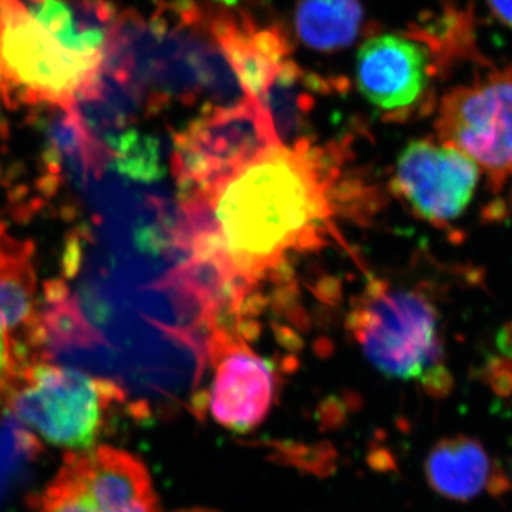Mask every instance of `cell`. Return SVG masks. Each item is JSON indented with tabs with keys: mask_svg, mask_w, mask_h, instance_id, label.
<instances>
[{
	"mask_svg": "<svg viewBox=\"0 0 512 512\" xmlns=\"http://www.w3.org/2000/svg\"><path fill=\"white\" fill-rule=\"evenodd\" d=\"M208 211L229 261L254 285L289 252L319 247L332 215L328 170L311 143L275 144L222 185Z\"/></svg>",
	"mask_w": 512,
	"mask_h": 512,
	"instance_id": "6da1fadb",
	"label": "cell"
},
{
	"mask_svg": "<svg viewBox=\"0 0 512 512\" xmlns=\"http://www.w3.org/2000/svg\"><path fill=\"white\" fill-rule=\"evenodd\" d=\"M350 332L366 359L384 376L414 380L431 396L453 386L444 363L440 315L417 289L372 282L348 318Z\"/></svg>",
	"mask_w": 512,
	"mask_h": 512,
	"instance_id": "7a4b0ae2",
	"label": "cell"
},
{
	"mask_svg": "<svg viewBox=\"0 0 512 512\" xmlns=\"http://www.w3.org/2000/svg\"><path fill=\"white\" fill-rule=\"evenodd\" d=\"M3 406L39 439L77 453L96 447L114 410L128 409V396L114 380L42 360L23 372Z\"/></svg>",
	"mask_w": 512,
	"mask_h": 512,
	"instance_id": "3957f363",
	"label": "cell"
},
{
	"mask_svg": "<svg viewBox=\"0 0 512 512\" xmlns=\"http://www.w3.org/2000/svg\"><path fill=\"white\" fill-rule=\"evenodd\" d=\"M101 63L69 52L19 0H0L3 101L69 110L92 89Z\"/></svg>",
	"mask_w": 512,
	"mask_h": 512,
	"instance_id": "277c9868",
	"label": "cell"
},
{
	"mask_svg": "<svg viewBox=\"0 0 512 512\" xmlns=\"http://www.w3.org/2000/svg\"><path fill=\"white\" fill-rule=\"evenodd\" d=\"M278 143L258 100L208 104L174 137L173 171L184 202L210 201L245 165Z\"/></svg>",
	"mask_w": 512,
	"mask_h": 512,
	"instance_id": "5b68a950",
	"label": "cell"
},
{
	"mask_svg": "<svg viewBox=\"0 0 512 512\" xmlns=\"http://www.w3.org/2000/svg\"><path fill=\"white\" fill-rule=\"evenodd\" d=\"M436 131L441 143L470 157L497 187L512 180V63L448 92Z\"/></svg>",
	"mask_w": 512,
	"mask_h": 512,
	"instance_id": "8992f818",
	"label": "cell"
},
{
	"mask_svg": "<svg viewBox=\"0 0 512 512\" xmlns=\"http://www.w3.org/2000/svg\"><path fill=\"white\" fill-rule=\"evenodd\" d=\"M35 512H158L146 466L127 451L99 446L69 453L35 498Z\"/></svg>",
	"mask_w": 512,
	"mask_h": 512,
	"instance_id": "52a82bcc",
	"label": "cell"
},
{
	"mask_svg": "<svg viewBox=\"0 0 512 512\" xmlns=\"http://www.w3.org/2000/svg\"><path fill=\"white\" fill-rule=\"evenodd\" d=\"M481 174L478 165L457 148L424 138L410 141L400 151L393 187L420 218L447 225L466 212Z\"/></svg>",
	"mask_w": 512,
	"mask_h": 512,
	"instance_id": "ba28073f",
	"label": "cell"
},
{
	"mask_svg": "<svg viewBox=\"0 0 512 512\" xmlns=\"http://www.w3.org/2000/svg\"><path fill=\"white\" fill-rule=\"evenodd\" d=\"M208 353L214 366L205 409L225 429L247 433L271 412L276 392L274 366L249 348L241 332L212 330Z\"/></svg>",
	"mask_w": 512,
	"mask_h": 512,
	"instance_id": "9c48e42d",
	"label": "cell"
},
{
	"mask_svg": "<svg viewBox=\"0 0 512 512\" xmlns=\"http://www.w3.org/2000/svg\"><path fill=\"white\" fill-rule=\"evenodd\" d=\"M434 73L436 57L417 33H379L357 52V89L387 116H407L420 107Z\"/></svg>",
	"mask_w": 512,
	"mask_h": 512,
	"instance_id": "30bf717a",
	"label": "cell"
},
{
	"mask_svg": "<svg viewBox=\"0 0 512 512\" xmlns=\"http://www.w3.org/2000/svg\"><path fill=\"white\" fill-rule=\"evenodd\" d=\"M207 5L208 25L238 82L249 99L259 100L285 62L291 59L292 43L285 26L262 18L241 0Z\"/></svg>",
	"mask_w": 512,
	"mask_h": 512,
	"instance_id": "8fae6325",
	"label": "cell"
},
{
	"mask_svg": "<svg viewBox=\"0 0 512 512\" xmlns=\"http://www.w3.org/2000/svg\"><path fill=\"white\" fill-rule=\"evenodd\" d=\"M424 473L430 487L451 501H470L484 490L503 493L510 487L483 444L466 436L447 437L431 448Z\"/></svg>",
	"mask_w": 512,
	"mask_h": 512,
	"instance_id": "7c38bea8",
	"label": "cell"
},
{
	"mask_svg": "<svg viewBox=\"0 0 512 512\" xmlns=\"http://www.w3.org/2000/svg\"><path fill=\"white\" fill-rule=\"evenodd\" d=\"M22 3L33 19L64 49L103 62L107 40L119 16L110 0H30Z\"/></svg>",
	"mask_w": 512,
	"mask_h": 512,
	"instance_id": "4fadbf2b",
	"label": "cell"
},
{
	"mask_svg": "<svg viewBox=\"0 0 512 512\" xmlns=\"http://www.w3.org/2000/svg\"><path fill=\"white\" fill-rule=\"evenodd\" d=\"M363 22L360 0H296V35L316 52H339L353 45Z\"/></svg>",
	"mask_w": 512,
	"mask_h": 512,
	"instance_id": "5bb4252c",
	"label": "cell"
},
{
	"mask_svg": "<svg viewBox=\"0 0 512 512\" xmlns=\"http://www.w3.org/2000/svg\"><path fill=\"white\" fill-rule=\"evenodd\" d=\"M110 151L120 171L130 177L146 183L160 178V153L158 143L153 138L128 130L111 140Z\"/></svg>",
	"mask_w": 512,
	"mask_h": 512,
	"instance_id": "9a60e30c",
	"label": "cell"
},
{
	"mask_svg": "<svg viewBox=\"0 0 512 512\" xmlns=\"http://www.w3.org/2000/svg\"><path fill=\"white\" fill-rule=\"evenodd\" d=\"M33 363V356L0 323V404H5L20 376Z\"/></svg>",
	"mask_w": 512,
	"mask_h": 512,
	"instance_id": "2e32d148",
	"label": "cell"
},
{
	"mask_svg": "<svg viewBox=\"0 0 512 512\" xmlns=\"http://www.w3.org/2000/svg\"><path fill=\"white\" fill-rule=\"evenodd\" d=\"M487 5L498 22L512 28V0H487Z\"/></svg>",
	"mask_w": 512,
	"mask_h": 512,
	"instance_id": "e0dca14e",
	"label": "cell"
},
{
	"mask_svg": "<svg viewBox=\"0 0 512 512\" xmlns=\"http://www.w3.org/2000/svg\"><path fill=\"white\" fill-rule=\"evenodd\" d=\"M178 512H214V511L201 510V508H194V510H184V511H178Z\"/></svg>",
	"mask_w": 512,
	"mask_h": 512,
	"instance_id": "ac0fdd59",
	"label": "cell"
},
{
	"mask_svg": "<svg viewBox=\"0 0 512 512\" xmlns=\"http://www.w3.org/2000/svg\"><path fill=\"white\" fill-rule=\"evenodd\" d=\"M0 99L3 100V79H2V74H0Z\"/></svg>",
	"mask_w": 512,
	"mask_h": 512,
	"instance_id": "d6986e66",
	"label": "cell"
},
{
	"mask_svg": "<svg viewBox=\"0 0 512 512\" xmlns=\"http://www.w3.org/2000/svg\"><path fill=\"white\" fill-rule=\"evenodd\" d=\"M3 227H5V225H3L2 222H0V229H2Z\"/></svg>",
	"mask_w": 512,
	"mask_h": 512,
	"instance_id": "ffe728a7",
	"label": "cell"
},
{
	"mask_svg": "<svg viewBox=\"0 0 512 512\" xmlns=\"http://www.w3.org/2000/svg\"><path fill=\"white\" fill-rule=\"evenodd\" d=\"M20 2H30V0H20Z\"/></svg>",
	"mask_w": 512,
	"mask_h": 512,
	"instance_id": "44dd1931",
	"label": "cell"
}]
</instances>
